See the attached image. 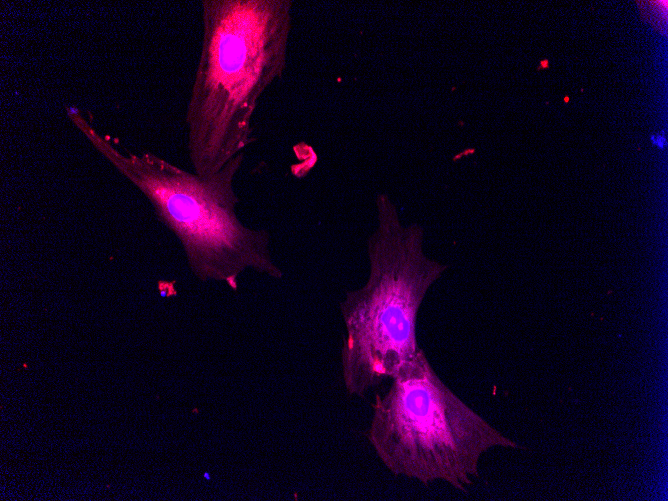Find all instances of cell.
Returning a JSON list of instances; mask_svg holds the SVG:
<instances>
[{
    "instance_id": "3957f363",
    "label": "cell",
    "mask_w": 668,
    "mask_h": 501,
    "mask_svg": "<svg viewBox=\"0 0 668 501\" xmlns=\"http://www.w3.org/2000/svg\"><path fill=\"white\" fill-rule=\"evenodd\" d=\"M372 407L367 438L376 454L394 475L424 485L442 480L464 491L485 452L518 447L442 382L421 348Z\"/></svg>"
},
{
    "instance_id": "277c9868",
    "label": "cell",
    "mask_w": 668,
    "mask_h": 501,
    "mask_svg": "<svg viewBox=\"0 0 668 501\" xmlns=\"http://www.w3.org/2000/svg\"><path fill=\"white\" fill-rule=\"evenodd\" d=\"M378 206L379 227L368 241V281L348 292L340 307L346 328L342 377L348 394L358 397L392 379L416 355L419 307L446 269L423 254L420 228H403L384 197Z\"/></svg>"
},
{
    "instance_id": "7a4b0ae2",
    "label": "cell",
    "mask_w": 668,
    "mask_h": 501,
    "mask_svg": "<svg viewBox=\"0 0 668 501\" xmlns=\"http://www.w3.org/2000/svg\"><path fill=\"white\" fill-rule=\"evenodd\" d=\"M66 111L90 144L147 198L157 219L180 242L198 278L223 281L236 290L239 276L248 269L282 277L269 233L246 226L236 213L234 180L244 153L203 177L151 152L123 150L117 138L99 132L80 109Z\"/></svg>"
},
{
    "instance_id": "6da1fadb",
    "label": "cell",
    "mask_w": 668,
    "mask_h": 501,
    "mask_svg": "<svg viewBox=\"0 0 668 501\" xmlns=\"http://www.w3.org/2000/svg\"><path fill=\"white\" fill-rule=\"evenodd\" d=\"M202 44L187 103L193 172L208 177L253 142L260 98L283 73L289 0H202Z\"/></svg>"
},
{
    "instance_id": "5b68a950",
    "label": "cell",
    "mask_w": 668,
    "mask_h": 501,
    "mask_svg": "<svg viewBox=\"0 0 668 501\" xmlns=\"http://www.w3.org/2000/svg\"><path fill=\"white\" fill-rule=\"evenodd\" d=\"M651 142L659 149H663L666 144V139L662 134H654L651 136Z\"/></svg>"
},
{
    "instance_id": "8992f818",
    "label": "cell",
    "mask_w": 668,
    "mask_h": 501,
    "mask_svg": "<svg viewBox=\"0 0 668 501\" xmlns=\"http://www.w3.org/2000/svg\"><path fill=\"white\" fill-rule=\"evenodd\" d=\"M204 476L209 479V474L205 473Z\"/></svg>"
}]
</instances>
